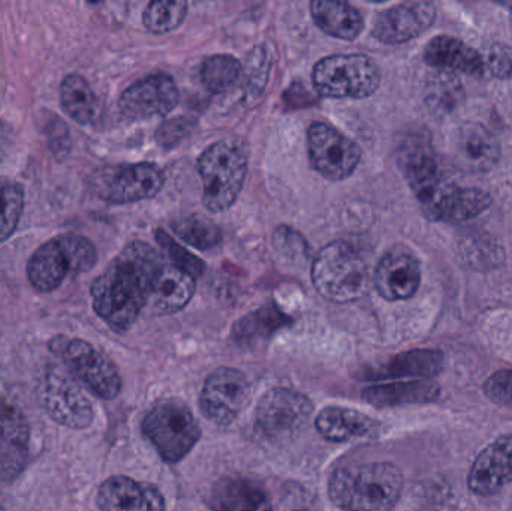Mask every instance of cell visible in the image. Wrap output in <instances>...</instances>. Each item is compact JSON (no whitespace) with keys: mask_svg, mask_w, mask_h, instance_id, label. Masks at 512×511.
I'll return each instance as SVG.
<instances>
[{"mask_svg":"<svg viewBox=\"0 0 512 511\" xmlns=\"http://www.w3.org/2000/svg\"><path fill=\"white\" fill-rule=\"evenodd\" d=\"M164 267L161 255L144 242H132L111 261L90 288L93 309L117 333L134 326L149 303Z\"/></svg>","mask_w":512,"mask_h":511,"instance_id":"1","label":"cell"},{"mask_svg":"<svg viewBox=\"0 0 512 511\" xmlns=\"http://www.w3.org/2000/svg\"><path fill=\"white\" fill-rule=\"evenodd\" d=\"M402 491V473L387 462L339 468L328 483L331 501L346 511H391Z\"/></svg>","mask_w":512,"mask_h":511,"instance_id":"2","label":"cell"},{"mask_svg":"<svg viewBox=\"0 0 512 511\" xmlns=\"http://www.w3.org/2000/svg\"><path fill=\"white\" fill-rule=\"evenodd\" d=\"M369 258L361 249L345 240L328 243L312 264L315 290L334 303H349L369 293L373 285Z\"/></svg>","mask_w":512,"mask_h":511,"instance_id":"3","label":"cell"},{"mask_svg":"<svg viewBox=\"0 0 512 511\" xmlns=\"http://www.w3.org/2000/svg\"><path fill=\"white\" fill-rule=\"evenodd\" d=\"M203 180V203L212 213L227 212L240 197L249 167V149L245 140L228 137L216 141L198 159Z\"/></svg>","mask_w":512,"mask_h":511,"instance_id":"4","label":"cell"},{"mask_svg":"<svg viewBox=\"0 0 512 511\" xmlns=\"http://www.w3.org/2000/svg\"><path fill=\"white\" fill-rule=\"evenodd\" d=\"M381 69L366 54H334L316 63L312 72L316 92L325 98H369L381 84Z\"/></svg>","mask_w":512,"mask_h":511,"instance_id":"5","label":"cell"},{"mask_svg":"<svg viewBox=\"0 0 512 511\" xmlns=\"http://www.w3.org/2000/svg\"><path fill=\"white\" fill-rule=\"evenodd\" d=\"M143 429L159 455L170 464L182 461L201 437L194 413L179 399H167L155 405L144 419Z\"/></svg>","mask_w":512,"mask_h":511,"instance_id":"6","label":"cell"},{"mask_svg":"<svg viewBox=\"0 0 512 511\" xmlns=\"http://www.w3.org/2000/svg\"><path fill=\"white\" fill-rule=\"evenodd\" d=\"M93 191L110 204H131L155 198L164 188L165 177L150 162L104 168L93 177Z\"/></svg>","mask_w":512,"mask_h":511,"instance_id":"7","label":"cell"},{"mask_svg":"<svg viewBox=\"0 0 512 511\" xmlns=\"http://www.w3.org/2000/svg\"><path fill=\"white\" fill-rule=\"evenodd\" d=\"M307 155L313 170L333 182L351 177L361 161L360 146L325 122L312 123L307 129Z\"/></svg>","mask_w":512,"mask_h":511,"instance_id":"8","label":"cell"},{"mask_svg":"<svg viewBox=\"0 0 512 511\" xmlns=\"http://www.w3.org/2000/svg\"><path fill=\"white\" fill-rule=\"evenodd\" d=\"M36 395L45 413L59 425L84 429L93 422V407L89 399L80 386L62 372H45L39 380Z\"/></svg>","mask_w":512,"mask_h":511,"instance_id":"9","label":"cell"},{"mask_svg":"<svg viewBox=\"0 0 512 511\" xmlns=\"http://www.w3.org/2000/svg\"><path fill=\"white\" fill-rule=\"evenodd\" d=\"M313 405L303 393L289 389H274L259 399L255 425L271 440L292 437L309 422Z\"/></svg>","mask_w":512,"mask_h":511,"instance_id":"10","label":"cell"},{"mask_svg":"<svg viewBox=\"0 0 512 511\" xmlns=\"http://www.w3.org/2000/svg\"><path fill=\"white\" fill-rule=\"evenodd\" d=\"M72 374L101 399H114L122 390V375L107 354L83 339H72L63 347Z\"/></svg>","mask_w":512,"mask_h":511,"instance_id":"11","label":"cell"},{"mask_svg":"<svg viewBox=\"0 0 512 511\" xmlns=\"http://www.w3.org/2000/svg\"><path fill=\"white\" fill-rule=\"evenodd\" d=\"M248 380L243 372L219 368L207 378L200 396L204 416L218 426L233 423L249 401Z\"/></svg>","mask_w":512,"mask_h":511,"instance_id":"12","label":"cell"},{"mask_svg":"<svg viewBox=\"0 0 512 511\" xmlns=\"http://www.w3.org/2000/svg\"><path fill=\"white\" fill-rule=\"evenodd\" d=\"M180 101L179 87L171 75L153 74L131 84L119 99V110L128 120L165 117Z\"/></svg>","mask_w":512,"mask_h":511,"instance_id":"13","label":"cell"},{"mask_svg":"<svg viewBox=\"0 0 512 511\" xmlns=\"http://www.w3.org/2000/svg\"><path fill=\"white\" fill-rule=\"evenodd\" d=\"M420 284V261L403 246H396L385 252L373 276L376 291L388 302L411 299L417 293Z\"/></svg>","mask_w":512,"mask_h":511,"instance_id":"14","label":"cell"},{"mask_svg":"<svg viewBox=\"0 0 512 511\" xmlns=\"http://www.w3.org/2000/svg\"><path fill=\"white\" fill-rule=\"evenodd\" d=\"M435 18L436 6L432 2L399 3L376 17L373 36L382 44H405L426 32Z\"/></svg>","mask_w":512,"mask_h":511,"instance_id":"15","label":"cell"},{"mask_svg":"<svg viewBox=\"0 0 512 511\" xmlns=\"http://www.w3.org/2000/svg\"><path fill=\"white\" fill-rule=\"evenodd\" d=\"M512 483V434L487 446L472 464L468 486L478 497H493Z\"/></svg>","mask_w":512,"mask_h":511,"instance_id":"16","label":"cell"},{"mask_svg":"<svg viewBox=\"0 0 512 511\" xmlns=\"http://www.w3.org/2000/svg\"><path fill=\"white\" fill-rule=\"evenodd\" d=\"M490 203L492 198L483 189L442 182L435 194L421 204V209L432 221L459 224L483 213Z\"/></svg>","mask_w":512,"mask_h":511,"instance_id":"17","label":"cell"},{"mask_svg":"<svg viewBox=\"0 0 512 511\" xmlns=\"http://www.w3.org/2000/svg\"><path fill=\"white\" fill-rule=\"evenodd\" d=\"M397 159L420 204L429 200L444 182L432 146L421 135H409L400 144Z\"/></svg>","mask_w":512,"mask_h":511,"instance_id":"18","label":"cell"},{"mask_svg":"<svg viewBox=\"0 0 512 511\" xmlns=\"http://www.w3.org/2000/svg\"><path fill=\"white\" fill-rule=\"evenodd\" d=\"M30 429L17 408L0 402V479L11 482L24 470L29 453Z\"/></svg>","mask_w":512,"mask_h":511,"instance_id":"19","label":"cell"},{"mask_svg":"<svg viewBox=\"0 0 512 511\" xmlns=\"http://www.w3.org/2000/svg\"><path fill=\"white\" fill-rule=\"evenodd\" d=\"M101 511H165V498L156 486L129 477H110L98 491Z\"/></svg>","mask_w":512,"mask_h":511,"instance_id":"20","label":"cell"},{"mask_svg":"<svg viewBox=\"0 0 512 511\" xmlns=\"http://www.w3.org/2000/svg\"><path fill=\"white\" fill-rule=\"evenodd\" d=\"M427 65L445 72H465L469 75H483L486 71L484 59L460 39L439 35L427 44L424 50Z\"/></svg>","mask_w":512,"mask_h":511,"instance_id":"21","label":"cell"},{"mask_svg":"<svg viewBox=\"0 0 512 511\" xmlns=\"http://www.w3.org/2000/svg\"><path fill=\"white\" fill-rule=\"evenodd\" d=\"M195 290H197L195 278L177 267L164 264L153 285L149 303L156 314H176L188 306L194 297Z\"/></svg>","mask_w":512,"mask_h":511,"instance_id":"22","label":"cell"},{"mask_svg":"<svg viewBox=\"0 0 512 511\" xmlns=\"http://www.w3.org/2000/svg\"><path fill=\"white\" fill-rule=\"evenodd\" d=\"M444 369V354L436 350H412L388 360L379 368L367 372L366 380H390V378H414L430 380Z\"/></svg>","mask_w":512,"mask_h":511,"instance_id":"23","label":"cell"},{"mask_svg":"<svg viewBox=\"0 0 512 511\" xmlns=\"http://www.w3.org/2000/svg\"><path fill=\"white\" fill-rule=\"evenodd\" d=\"M441 395V387L433 380L396 381L363 390V398L375 407H397L406 404H429Z\"/></svg>","mask_w":512,"mask_h":511,"instance_id":"24","label":"cell"},{"mask_svg":"<svg viewBox=\"0 0 512 511\" xmlns=\"http://www.w3.org/2000/svg\"><path fill=\"white\" fill-rule=\"evenodd\" d=\"M69 272L68 257L57 237L39 246L27 263V278L32 287L41 293H50L59 288Z\"/></svg>","mask_w":512,"mask_h":511,"instance_id":"25","label":"cell"},{"mask_svg":"<svg viewBox=\"0 0 512 511\" xmlns=\"http://www.w3.org/2000/svg\"><path fill=\"white\" fill-rule=\"evenodd\" d=\"M310 12L316 26L333 38L354 41L363 32V15L349 3L316 0L310 3Z\"/></svg>","mask_w":512,"mask_h":511,"instance_id":"26","label":"cell"},{"mask_svg":"<svg viewBox=\"0 0 512 511\" xmlns=\"http://www.w3.org/2000/svg\"><path fill=\"white\" fill-rule=\"evenodd\" d=\"M212 506L216 511H270L264 489L240 477H227L216 483Z\"/></svg>","mask_w":512,"mask_h":511,"instance_id":"27","label":"cell"},{"mask_svg":"<svg viewBox=\"0 0 512 511\" xmlns=\"http://www.w3.org/2000/svg\"><path fill=\"white\" fill-rule=\"evenodd\" d=\"M456 150L466 168L487 171L499 161V146L493 135L478 123H466L457 132Z\"/></svg>","mask_w":512,"mask_h":511,"instance_id":"28","label":"cell"},{"mask_svg":"<svg viewBox=\"0 0 512 511\" xmlns=\"http://www.w3.org/2000/svg\"><path fill=\"white\" fill-rule=\"evenodd\" d=\"M60 104L80 125H95L101 119L102 105L89 81L80 74H69L60 84Z\"/></svg>","mask_w":512,"mask_h":511,"instance_id":"29","label":"cell"},{"mask_svg":"<svg viewBox=\"0 0 512 511\" xmlns=\"http://www.w3.org/2000/svg\"><path fill=\"white\" fill-rule=\"evenodd\" d=\"M375 426V422L370 417L351 408L327 407L316 417V428L319 434L325 440L334 441V443L369 435Z\"/></svg>","mask_w":512,"mask_h":511,"instance_id":"30","label":"cell"},{"mask_svg":"<svg viewBox=\"0 0 512 511\" xmlns=\"http://www.w3.org/2000/svg\"><path fill=\"white\" fill-rule=\"evenodd\" d=\"M289 324L291 318L288 315L283 314L274 303H267L258 311L237 321L233 329V338L242 347H255L267 342L274 333Z\"/></svg>","mask_w":512,"mask_h":511,"instance_id":"31","label":"cell"},{"mask_svg":"<svg viewBox=\"0 0 512 511\" xmlns=\"http://www.w3.org/2000/svg\"><path fill=\"white\" fill-rule=\"evenodd\" d=\"M243 74V65L231 54H215L207 57L201 66V81L213 95L230 92Z\"/></svg>","mask_w":512,"mask_h":511,"instance_id":"32","label":"cell"},{"mask_svg":"<svg viewBox=\"0 0 512 511\" xmlns=\"http://www.w3.org/2000/svg\"><path fill=\"white\" fill-rule=\"evenodd\" d=\"M173 231L183 242L200 249V251L216 248L222 240L218 225L213 224L209 219L201 218V216H188V218L179 219L174 222Z\"/></svg>","mask_w":512,"mask_h":511,"instance_id":"33","label":"cell"},{"mask_svg":"<svg viewBox=\"0 0 512 511\" xmlns=\"http://www.w3.org/2000/svg\"><path fill=\"white\" fill-rule=\"evenodd\" d=\"M23 209V188L18 183L0 180V243L14 234Z\"/></svg>","mask_w":512,"mask_h":511,"instance_id":"34","label":"cell"},{"mask_svg":"<svg viewBox=\"0 0 512 511\" xmlns=\"http://www.w3.org/2000/svg\"><path fill=\"white\" fill-rule=\"evenodd\" d=\"M188 14L186 2H152L143 15L144 26L149 32L162 35L177 29Z\"/></svg>","mask_w":512,"mask_h":511,"instance_id":"35","label":"cell"},{"mask_svg":"<svg viewBox=\"0 0 512 511\" xmlns=\"http://www.w3.org/2000/svg\"><path fill=\"white\" fill-rule=\"evenodd\" d=\"M60 246L68 257L71 273L90 272L98 263L95 245L81 234L66 233L57 237Z\"/></svg>","mask_w":512,"mask_h":511,"instance_id":"36","label":"cell"},{"mask_svg":"<svg viewBox=\"0 0 512 511\" xmlns=\"http://www.w3.org/2000/svg\"><path fill=\"white\" fill-rule=\"evenodd\" d=\"M462 98V83L456 75L441 71L427 83L426 101L436 110H451Z\"/></svg>","mask_w":512,"mask_h":511,"instance_id":"37","label":"cell"},{"mask_svg":"<svg viewBox=\"0 0 512 511\" xmlns=\"http://www.w3.org/2000/svg\"><path fill=\"white\" fill-rule=\"evenodd\" d=\"M156 240H158V245L167 252L168 257L174 263V267L188 273L195 279L203 276L204 270H206L204 261L189 252L188 249L183 248L167 231L162 230V228L156 230Z\"/></svg>","mask_w":512,"mask_h":511,"instance_id":"38","label":"cell"},{"mask_svg":"<svg viewBox=\"0 0 512 511\" xmlns=\"http://www.w3.org/2000/svg\"><path fill=\"white\" fill-rule=\"evenodd\" d=\"M270 71L267 51L261 47H255L249 53L246 66H243V74L248 78V89L252 96H258L264 90Z\"/></svg>","mask_w":512,"mask_h":511,"instance_id":"39","label":"cell"},{"mask_svg":"<svg viewBox=\"0 0 512 511\" xmlns=\"http://www.w3.org/2000/svg\"><path fill=\"white\" fill-rule=\"evenodd\" d=\"M274 248L283 257L289 258V260L306 261L307 255H309V246H307L306 240L288 227H279L274 233L273 237Z\"/></svg>","mask_w":512,"mask_h":511,"instance_id":"40","label":"cell"},{"mask_svg":"<svg viewBox=\"0 0 512 511\" xmlns=\"http://www.w3.org/2000/svg\"><path fill=\"white\" fill-rule=\"evenodd\" d=\"M195 125L197 122L189 117H176V119L167 120L159 126L158 132H156V143L159 146L168 147V149L177 146L194 131Z\"/></svg>","mask_w":512,"mask_h":511,"instance_id":"41","label":"cell"},{"mask_svg":"<svg viewBox=\"0 0 512 511\" xmlns=\"http://www.w3.org/2000/svg\"><path fill=\"white\" fill-rule=\"evenodd\" d=\"M484 393L495 404L512 408V369L490 375L484 383Z\"/></svg>","mask_w":512,"mask_h":511,"instance_id":"42","label":"cell"},{"mask_svg":"<svg viewBox=\"0 0 512 511\" xmlns=\"http://www.w3.org/2000/svg\"><path fill=\"white\" fill-rule=\"evenodd\" d=\"M486 71L501 80H512V47L507 44H495L483 57Z\"/></svg>","mask_w":512,"mask_h":511,"instance_id":"43","label":"cell"},{"mask_svg":"<svg viewBox=\"0 0 512 511\" xmlns=\"http://www.w3.org/2000/svg\"><path fill=\"white\" fill-rule=\"evenodd\" d=\"M9 143H11V132H9V128L5 123L0 122V162L3 161L6 152H8Z\"/></svg>","mask_w":512,"mask_h":511,"instance_id":"44","label":"cell"},{"mask_svg":"<svg viewBox=\"0 0 512 511\" xmlns=\"http://www.w3.org/2000/svg\"><path fill=\"white\" fill-rule=\"evenodd\" d=\"M430 511H454V510H430Z\"/></svg>","mask_w":512,"mask_h":511,"instance_id":"45","label":"cell"},{"mask_svg":"<svg viewBox=\"0 0 512 511\" xmlns=\"http://www.w3.org/2000/svg\"><path fill=\"white\" fill-rule=\"evenodd\" d=\"M507 5L512 9V3H507Z\"/></svg>","mask_w":512,"mask_h":511,"instance_id":"46","label":"cell"},{"mask_svg":"<svg viewBox=\"0 0 512 511\" xmlns=\"http://www.w3.org/2000/svg\"><path fill=\"white\" fill-rule=\"evenodd\" d=\"M300 511H303V510H300Z\"/></svg>","mask_w":512,"mask_h":511,"instance_id":"47","label":"cell"}]
</instances>
